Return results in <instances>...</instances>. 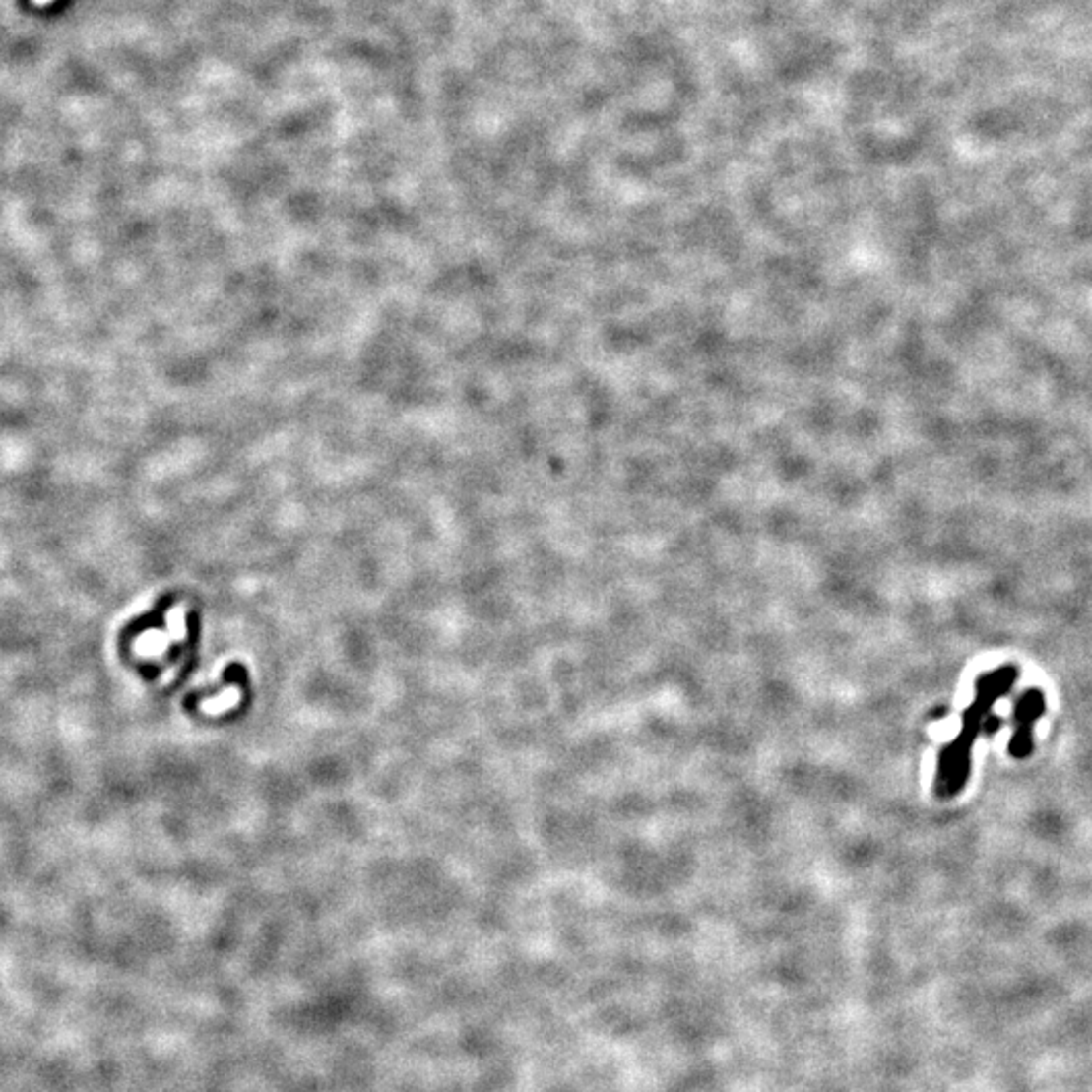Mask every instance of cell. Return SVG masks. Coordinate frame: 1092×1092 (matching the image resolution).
I'll return each instance as SVG.
<instances>
[{"label":"cell","instance_id":"cell-2","mask_svg":"<svg viewBox=\"0 0 1092 1092\" xmlns=\"http://www.w3.org/2000/svg\"><path fill=\"white\" fill-rule=\"evenodd\" d=\"M1044 706L1046 702L1040 690H1028L1020 696L1018 702H1015V712H1013L1015 733L1009 742V752L1015 759H1024L1032 752L1034 725L1042 717Z\"/></svg>","mask_w":1092,"mask_h":1092},{"label":"cell","instance_id":"cell-3","mask_svg":"<svg viewBox=\"0 0 1092 1092\" xmlns=\"http://www.w3.org/2000/svg\"><path fill=\"white\" fill-rule=\"evenodd\" d=\"M32 3H34V5H39V7H47V5L53 3V0H32Z\"/></svg>","mask_w":1092,"mask_h":1092},{"label":"cell","instance_id":"cell-1","mask_svg":"<svg viewBox=\"0 0 1092 1092\" xmlns=\"http://www.w3.org/2000/svg\"><path fill=\"white\" fill-rule=\"evenodd\" d=\"M1015 680L1018 670L1013 666H1003L977 680L975 700L963 714L959 737L940 752L936 771V794L940 798H953L965 787L971 769V748L984 733L992 735L1001 727V719L992 717V708L1013 688Z\"/></svg>","mask_w":1092,"mask_h":1092}]
</instances>
